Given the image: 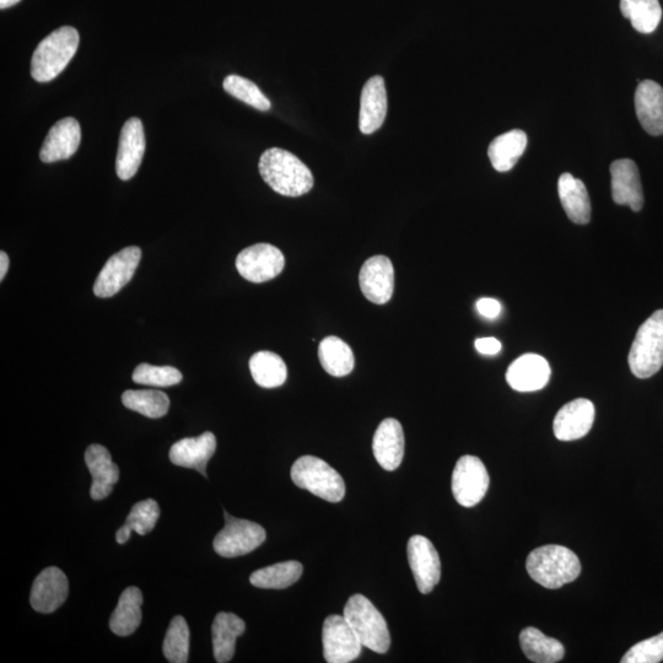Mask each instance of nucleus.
I'll return each instance as SVG.
<instances>
[{
  "label": "nucleus",
  "instance_id": "nucleus-1",
  "mask_svg": "<svg viewBox=\"0 0 663 663\" xmlns=\"http://www.w3.org/2000/svg\"><path fill=\"white\" fill-rule=\"evenodd\" d=\"M258 169L264 182L285 197L304 196L314 187V176L309 167L287 150H266L261 156Z\"/></svg>",
  "mask_w": 663,
  "mask_h": 663
},
{
  "label": "nucleus",
  "instance_id": "nucleus-2",
  "mask_svg": "<svg viewBox=\"0 0 663 663\" xmlns=\"http://www.w3.org/2000/svg\"><path fill=\"white\" fill-rule=\"evenodd\" d=\"M526 569L537 584L555 590L579 578L581 563L578 555L569 548L551 544L532 551Z\"/></svg>",
  "mask_w": 663,
  "mask_h": 663
},
{
  "label": "nucleus",
  "instance_id": "nucleus-3",
  "mask_svg": "<svg viewBox=\"0 0 663 663\" xmlns=\"http://www.w3.org/2000/svg\"><path fill=\"white\" fill-rule=\"evenodd\" d=\"M79 32L72 26L53 31L37 46L31 59V77L39 83L52 82L67 68L79 47Z\"/></svg>",
  "mask_w": 663,
  "mask_h": 663
},
{
  "label": "nucleus",
  "instance_id": "nucleus-4",
  "mask_svg": "<svg viewBox=\"0 0 663 663\" xmlns=\"http://www.w3.org/2000/svg\"><path fill=\"white\" fill-rule=\"evenodd\" d=\"M343 616L365 648L377 654H386L390 649L391 635L386 619L368 598L363 595L350 597Z\"/></svg>",
  "mask_w": 663,
  "mask_h": 663
},
{
  "label": "nucleus",
  "instance_id": "nucleus-5",
  "mask_svg": "<svg viewBox=\"0 0 663 663\" xmlns=\"http://www.w3.org/2000/svg\"><path fill=\"white\" fill-rule=\"evenodd\" d=\"M629 366L638 379H649L663 366V310L640 326L629 353Z\"/></svg>",
  "mask_w": 663,
  "mask_h": 663
},
{
  "label": "nucleus",
  "instance_id": "nucleus-6",
  "mask_svg": "<svg viewBox=\"0 0 663 663\" xmlns=\"http://www.w3.org/2000/svg\"><path fill=\"white\" fill-rule=\"evenodd\" d=\"M290 476L299 488L309 490L330 503H339L346 495V484L341 474L321 458L300 457L291 467Z\"/></svg>",
  "mask_w": 663,
  "mask_h": 663
},
{
  "label": "nucleus",
  "instance_id": "nucleus-7",
  "mask_svg": "<svg viewBox=\"0 0 663 663\" xmlns=\"http://www.w3.org/2000/svg\"><path fill=\"white\" fill-rule=\"evenodd\" d=\"M225 527L214 539V551L224 558H236L249 554L266 541V531L249 520L236 519L225 512Z\"/></svg>",
  "mask_w": 663,
  "mask_h": 663
},
{
  "label": "nucleus",
  "instance_id": "nucleus-8",
  "mask_svg": "<svg viewBox=\"0 0 663 663\" xmlns=\"http://www.w3.org/2000/svg\"><path fill=\"white\" fill-rule=\"evenodd\" d=\"M489 474L476 456H463L452 474V493L458 504L473 508L481 503L489 488Z\"/></svg>",
  "mask_w": 663,
  "mask_h": 663
},
{
  "label": "nucleus",
  "instance_id": "nucleus-9",
  "mask_svg": "<svg viewBox=\"0 0 663 663\" xmlns=\"http://www.w3.org/2000/svg\"><path fill=\"white\" fill-rule=\"evenodd\" d=\"M285 258L276 246L257 244L247 247L236 258V269L251 283H266L283 272Z\"/></svg>",
  "mask_w": 663,
  "mask_h": 663
},
{
  "label": "nucleus",
  "instance_id": "nucleus-10",
  "mask_svg": "<svg viewBox=\"0 0 663 663\" xmlns=\"http://www.w3.org/2000/svg\"><path fill=\"white\" fill-rule=\"evenodd\" d=\"M323 656L328 663H349L358 659L363 650L358 635L341 616L326 618L322 629Z\"/></svg>",
  "mask_w": 663,
  "mask_h": 663
},
{
  "label": "nucleus",
  "instance_id": "nucleus-11",
  "mask_svg": "<svg viewBox=\"0 0 663 663\" xmlns=\"http://www.w3.org/2000/svg\"><path fill=\"white\" fill-rule=\"evenodd\" d=\"M142 258V250L137 246L127 247L113 255L102 268L94 285L97 298H111L131 282Z\"/></svg>",
  "mask_w": 663,
  "mask_h": 663
},
{
  "label": "nucleus",
  "instance_id": "nucleus-12",
  "mask_svg": "<svg viewBox=\"0 0 663 663\" xmlns=\"http://www.w3.org/2000/svg\"><path fill=\"white\" fill-rule=\"evenodd\" d=\"M407 553L418 590L424 595L430 594L441 578L438 551L427 537L417 535L409 539Z\"/></svg>",
  "mask_w": 663,
  "mask_h": 663
},
{
  "label": "nucleus",
  "instance_id": "nucleus-13",
  "mask_svg": "<svg viewBox=\"0 0 663 663\" xmlns=\"http://www.w3.org/2000/svg\"><path fill=\"white\" fill-rule=\"evenodd\" d=\"M361 291L370 303L385 305L395 291V269L390 258L374 256L364 263L359 273Z\"/></svg>",
  "mask_w": 663,
  "mask_h": 663
},
{
  "label": "nucleus",
  "instance_id": "nucleus-14",
  "mask_svg": "<svg viewBox=\"0 0 663 663\" xmlns=\"http://www.w3.org/2000/svg\"><path fill=\"white\" fill-rule=\"evenodd\" d=\"M145 152V134L142 121L129 118L123 126L116 158L117 176L128 181L136 176Z\"/></svg>",
  "mask_w": 663,
  "mask_h": 663
},
{
  "label": "nucleus",
  "instance_id": "nucleus-15",
  "mask_svg": "<svg viewBox=\"0 0 663 663\" xmlns=\"http://www.w3.org/2000/svg\"><path fill=\"white\" fill-rule=\"evenodd\" d=\"M595 422V406L585 398L571 401L555 415L553 430L560 441H574L590 433Z\"/></svg>",
  "mask_w": 663,
  "mask_h": 663
},
{
  "label": "nucleus",
  "instance_id": "nucleus-16",
  "mask_svg": "<svg viewBox=\"0 0 663 663\" xmlns=\"http://www.w3.org/2000/svg\"><path fill=\"white\" fill-rule=\"evenodd\" d=\"M82 142V129L73 117L63 118L53 125L42 144L40 159L51 164L56 161L68 160L77 153Z\"/></svg>",
  "mask_w": 663,
  "mask_h": 663
},
{
  "label": "nucleus",
  "instance_id": "nucleus-17",
  "mask_svg": "<svg viewBox=\"0 0 663 663\" xmlns=\"http://www.w3.org/2000/svg\"><path fill=\"white\" fill-rule=\"evenodd\" d=\"M612 197L618 206H627L633 212L644 207L643 186H641L638 166L633 160H616L611 165Z\"/></svg>",
  "mask_w": 663,
  "mask_h": 663
},
{
  "label": "nucleus",
  "instance_id": "nucleus-18",
  "mask_svg": "<svg viewBox=\"0 0 663 663\" xmlns=\"http://www.w3.org/2000/svg\"><path fill=\"white\" fill-rule=\"evenodd\" d=\"M69 582L61 569L51 567L42 571L32 585L30 602L40 613H52L66 602Z\"/></svg>",
  "mask_w": 663,
  "mask_h": 663
},
{
  "label": "nucleus",
  "instance_id": "nucleus-19",
  "mask_svg": "<svg viewBox=\"0 0 663 663\" xmlns=\"http://www.w3.org/2000/svg\"><path fill=\"white\" fill-rule=\"evenodd\" d=\"M551 366L538 354H525L509 366L506 381L519 392H536L548 385Z\"/></svg>",
  "mask_w": 663,
  "mask_h": 663
},
{
  "label": "nucleus",
  "instance_id": "nucleus-20",
  "mask_svg": "<svg viewBox=\"0 0 663 663\" xmlns=\"http://www.w3.org/2000/svg\"><path fill=\"white\" fill-rule=\"evenodd\" d=\"M387 91L384 78L376 75L366 82L361 93L359 129L363 134H373L384 125L387 116Z\"/></svg>",
  "mask_w": 663,
  "mask_h": 663
},
{
  "label": "nucleus",
  "instance_id": "nucleus-21",
  "mask_svg": "<svg viewBox=\"0 0 663 663\" xmlns=\"http://www.w3.org/2000/svg\"><path fill=\"white\" fill-rule=\"evenodd\" d=\"M215 450H217V439L213 433L207 431L198 438L182 439L172 445L170 461L176 466L193 468L207 478V465Z\"/></svg>",
  "mask_w": 663,
  "mask_h": 663
},
{
  "label": "nucleus",
  "instance_id": "nucleus-22",
  "mask_svg": "<svg viewBox=\"0 0 663 663\" xmlns=\"http://www.w3.org/2000/svg\"><path fill=\"white\" fill-rule=\"evenodd\" d=\"M85 462L93 476L91 498L106 499L113 492V485L120 479V468L113 463L109 450L97 444L88 447L85 452Z\"/></svg>",
  "mask_w": 663,
  "mask_h": 663
},
{
  "label": "nucleus",
  "instance_id": "nucleus-23",
  "mask_svg": "<svg viewBox=\"0 0 663 663\" xmlns=\"http://www.w3.org/2000/svg\"><path fill=\"white\" fill-rule=\"evenodd\" d=\"M377 463L388 472L401 466L404 456V433L398 420L385 419L377 428L373 440Z\"/></svg>",
  "mask_w": 663,
  "mask_h": 663
},
{
  "label": "nucleus",
  "instance_id": "nucleus-24",
  "mask_svg": "<svg viewBox=\"0 0 663 663\" xmlns=\"http://www.w3.org/2000/svg\"><path fill=\"white\" fill-rule=\"evenodd\" d=\"M635 110L641 126L651 136L663 134V88L652 80H644L635 93Z\"/></svg>",
  "mask_w": 663,
  "mask_h": 663
},
{
  "label": "nucleus",
  "instance_id": "nucleus-25",
  "mask_svg": "<svg viewBox=\"0 0 663 663\" xmlns=\"http://www.w3.org/2000/svg\"><path fill=\"white\" fill-rule=\"evenodd\" d=\"M558 192L568 218L575 224H589L591 202L584 182L575 179L573 175L563 174L558 181Z\"/></svg>",
  "mask_w": 663,
  "mask_h": 663
},
{
  "label": "nucleus",
  "instance_id": "nucleus-26",
  "mask_svg": "<svg viewBox=\"0 0 663 663\" xmlns=\"http://www.w3.org/2000/svg\"><path fill=\"white\" fill-rule=\"evenodd\" d=\"M246 625L234 613L221 612L214 619L213 649L215 661L226 663L233 660L236 639L245 633Z\"/></svg>",
  "mask_w": 663,
  "mask_h": 663
},
{
  "label": "nucleus",
  "instance_id": "nucleus-27",
  "mask_svg": "<svg viewBox=\"0 0 663 663\" xmlns=\"http://www.w3.org/2000/svg\"><path fill=\"white\" fill-rule=\"evenodd\" d=\"M143 595L138 587H128L118 600L110 619V629L118 636L136 632L142 623Z\"/></svg>",
  "mask_w": 663,
  "mask_h": 663
},
{
  "label": "nucleus",
  "instance_id": "nucleus-28",
  "mask_svg": "<svg viewBox=\"0 0 663 663\" xmlns=\"http://www.w3.org/2000/svg\"><path fill=\"white\" fill-rule=\"evenodd\" d=\"M527 136L524 131L514 129L501 134L489 145L488 156L495 170L508 172L517 164L527 148Z\"/></svg>",
  "mask_w": 663,
  "mask_h": 663
},
{
  "label": "nucleus",
  "instance_id": "nucleus-29",
  "mask_svg": "<svg viewBox=\"0 0 663 663\" xmlns=\"http://www.w3.org/2000/svg\"><path fill=\"white\" fill-rule=\"evenodd\" d=\"M520 644L527 659L537 663H555L563 660L565 649L557 639L548 638L537 628H526L520 634Z\"/></svg>",
  "mask_w": 663,
  "mask_h": 663
},
{
  "label": "nucleus",
  "instance_id": "nucleus-30",
  "mask_svg": "<svg viewBox=\"0 0 663 663\" xmlns=\"http://www.w3.org/2000/svg\"><path fill=\"white\" fill-rule=\"evenodd\" d=\"M318 358L327 374L343 377L352 373L355 359L352 348L338 337L323 339L318 347Z\"/></svg>",
  "mask_w": 663,
  "mask_h": 663
},
{
  "label": "nucleus",
  "instance_id": "nucleus-31",
  "mask_svg": "<svg viewBox=\"0 0 663 663\" xmlns=\"http://www.w3.org/2000/svg\"><path fill=\"white\" fill-rule=\"evenodd\" d=\"M250 370L253 380L263 388L282 386L288 379V369L284 360L278 354L267 350L252 355Z\"/></svg>",
  "mask_w": 663,
  "mask_h": 663
},
{
  "label": "nucleus",
  "instance_id": "nucleus-32",
  "mask_svg": "<svg viewBox=\"0 0 663 663\" xmlns=\"http://www.w3.org/2000/svg\"><path fill=\"white\" fill-rule=\"evenodd\" d=\"M303 571V565L290 560L255 571L251 575L250 582L258 589L283 590L294 585L303 575Z\"/></svg>",
  "mask_w": 663,
  "mask_h": 663
},
{
  "label": "nucleus",
  "instance_id": "nucleus-33",
  "mask_svg": "<svg viewBox=\"0 0 663 663\" xmlns=\"http://www.w3.org/2000/svg\"><path fill=\"white\" fill-rule=\"evenodd\" d=\"M621 10L641 34H652L662 19L659 0H621Z\"/></svg>",
  "mask_w": 663,
  "mask_h": 663
},
{
  "label": "nucleus",
  "instance_id": "nucleus-34",
  "mask_svg": "<svg viewBox=\"0 0 663 663\" xmlns=\"http://www.w3.org/2000/svg\"><path fill=\"white\" fill-rule=\"evenodd\" d=\"M122 402L131 411L152 419L163 418L170 408L166 393L155 390H128L123 393Z\"/></svg>",
  "mask_w": 663,
  "mask_h": 663
},
{
  "label": "nucleus",
  "instance_id": "nucleus-35",
  "mask_svg": "<svg viewBox=\"0 0 663 663\" xmlns=\"http://www.w3.org/2000/svg\"><path fill=\"white\" fill-rule=\"evenodd\" d=\"M164 655L172 663H186L190 656V628L186 619L177 616L172 619L164 641Z\"/></svg>",
  "mask_w": 663,
  "mask_h": 663
},
{
  "label": "nucleus",
  "instance_id": "nucleus-36",
  "mask_svg": "<svg viewBox=\"0 0 663 663\" xmlns=\"http://www.w3.org/2000/svg\"><path fill=\"white\" fill-rule=\"evenodd\" d=\"M223 86L226 93L245 102L246 105L255 107L256 110L262 112L271 110V101L251 80L242 78L240 75L231 74L225 78Z\"/></svg>",
  "mask_w": 663,
  "mask_h": 663
},
{
  "label": "nucleus",
  "instance_id": "nucleus-37",
  "mask_svg": "<svg viewBox=\"0 0 663 663\" xmlns=\"http://www.w3.org/2000/svg\"><path fill=\"white\" fill-rule=\"evenodd\" d=\"M132 379L138 385L170 387L179 385L183 376L180 370L172 368V366L140 364L134 370Z\"/></svg>",
  "mask_w": 663,
  "mask_h": 663
},
{
  "label": "nucleus",
  "instance_id": "nucleus-38",
  "mask_svg": "<svg viewBox=\"0 0 663 663\" xmlns=\"http://www.w3.org/2000/svg\"><path fill=\"white\" fill-rule=\"evenodd\" d=\"M160 516V508L158 503L153 499L139 501L133 506L131 512L126 520V525L136 531L138 535L144 536L152 532L158 522Z\"/></svg>",
  "mask_w": 663,
  "mask_h": 663
},
{
  "label": "nucleus",
  "instance_id": "nucleus-39",
  "mask_svg": "<svg viewBox=\"0 0 663 663\" xmlns=\"http://www.w3.org/2000/svg\"><path fill=\"white\" fill-rule=\"evenodd\" d=\"M663 661V632L629 649L622 663H659Z\"/></svg>",
  "mask_w": 663,
  "mask_h": 663
},
{
  "label": "nucleus",
  "instance_id": "nucleus-40",
  "mask_svg": "<svg viewBox=\"0 0 663 663\" xmlns=\"http://www.w3.org/2000/svg\"><path fill=\"white\" fill-rule=\"evenodd\" d=\"M477 310L483 317L489 318V320H494V318H497L500 315L501 304L498 300L483 298L478 300Z\"/></svg>",
  "mask_w": 663,
  "mask_h": 663
},
{
  "label": "nucleus",
  "instance_id": "nucleus-41",
  "mask_svg": "<svg viewBox=\"0 0 663 663\" xmlns=\"http://www.w3.org/2000/svg\"><path fill=\"white\" fill-rule=\"evenodd\" d=\"M476 348L483 355H495L501 350V343L497 338H479L476 341Z\"/></svg>",
  "mask_w": 663,
  "mask_h": 663
},
{
  "label": "nucleus",
  "instance_id": "nucleus-42",
  "mask_svg": "<svg viewBox=\"0 0 663 663\" xmlns=\"http://www.w3.org/2000/svg\"><path fill=\"white\" fill-rule=\"evenodd\" d=\"M132 528L127 526L126 524L123 525L120 530L117 531L116 533V541L118 544H125L128 542L129 537L132 535Z\"/></svg>",
  "mask_w": 663,
  "mask_h": 663
},
{
  "label": "nucleus",
  "instance_id": "nucleus-43",
  "mask_svg": "<svg viewBox=\"0 0 663 663\" xmlns=\"http://www.w3.org/2000/svg\"><path fill=\"white\" fill-rule=\"evenodd\" d=\"M9 269V257L4 251L0 252V280H4Z\"/></svg>",
  "mask_w": 663,
  "mask_h": 663
},
{
  "label": "nucleus",
  "instance_id": "nucleus-44",
  "mask_svg": "<svg viewBox=\"0 0 663 663\" xmlns=\"http://www.w3.org/2000/svg\"><path fill=\"white\" fill-rule=\"evenodd\" d=\"M21 2V0H0V8L8 9Z\"/></svg>",
  "mask_w": 663,
  "mask_h": 663
}]
</instances>
